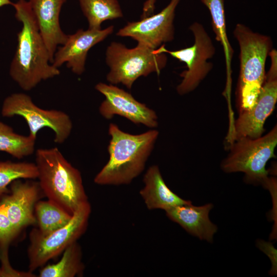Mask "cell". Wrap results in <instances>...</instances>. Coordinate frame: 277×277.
Segmentation results:
<instances>
[{"label": "cell", "mask_w": 277, "mask_h": 277, "mask_svg": "<svg viewBox=\"0 0 277 277\" xmlns=\"http://www.w3.org/2000/svg\"><path fill=\"white\" fill-rule=\"evenodd\" d=\"M189 29L194 37V43L191 47L170 51L163 44L153 51L155 54L168 53L186 64L187 69L180 74L183 79L176 87V91L181 95L194 91L206 77L213 66L207 60L215 52L212 39L201 24L194 22Z\"/></svg>", "instance_id": "obj_8"}, {"label": "cell", "mask_w": 277, "mask_h": 277, "mask_svg": "<svg viewBox=\"0 0 277 277\" xmlns=\"http://www.w3.org/2000/svg\"><path fill=\"white\" fill-rule=\"evenodd\" d=\"M34 213L38 230L47 235L67 225L72 215L49 201H38L35 205Z\"/></svg>", "instance_id": "obj_20"}, {"label": "cell", "mask_w": 277, "mask_h": 277, "mask_svg": "<svg viewBox=\"0 0 277 277\" xmlns=\"http://www.w3.org/2000/svg\"><path fill=\"white\" fill-rule=\"evenodd\" d=\"M113 30V26L104 29H80L75 33L68 35L65 43L55 51L52 64L58 68L66 64L72 72L81 75L85 70L89 50L112 34Z\"/></svg>", "instance_id": "obj_14"}, {"label": "cell", "mask_w": 277, "mask_h": 277, "mask_svg": "<svg viewBox=\"0 0 277 277\" xmlns=\"http://www.w3.org/2000/svg\"><path fill=\"white\" fill-rule=\"evenodd\" d=\"M38 170L35 163L0 162V199L9 192L8 186L19 179H37Z\"/></svg>", "instance_id": "obj_23"}, {"label": "cell", "mask_w": 277, "mask_h": 277, "mask_svg": "<svg viewBox=\"0 0 277 277\" xmlns=\"http://www.w3.org/2000/svg\"><path fill=\"white\" fill-rule=\"evenodd\" d=\"M208 8L211 17L215 39L222 46L225 54L227 73L230 75L231 62L234 54L227 34L224 0H201Z\"/></svg>", "instance_id": "obj_21"}, {"label": "cell", "mask_w": 277, "mask_h": 277, "mask_svg": "<svg viewBox=\"0 0 277 277\" xmlns=\"http://www.w3.org/2000/svg\"><path fill=\"white\" fill-rule=\"evenodd\" d=\"M153 51L138 44L129 49L121 43L112 42L106 51V62L110 68L107 80L131 89L140 77L152 72L159 75L166 65L167 57L165 53L155 54Z\"/></svg>", "instance_id": "obj_6"}, {"label": "cell", "mask_w": 277, "mask_h": 277, "mask_svg": "<svg viewBox=\"0 0 277 277\" xmlns=\"http://www.w3.org/2000/svg\"><path fill=\"white\" fill-rule=\"evenodd\" d=\"M180 0H170L159 13L129 22L116 33L117 36L130 37L137 44L155 50L174 39L173 21Z\"/></svg>", "instance_id": "obj_11"}, {"label": "cell", "mask_w": 277, "mask_h": 277, "mask_svg": "<svg viewBox=\"0 0 277 277\" xmlns=\"http://www.w3.org/2000/svg\"><path fill=\"white\" fill-rule=\"evenodd\" d=\"M144 186L140 194L149 210L162 209L165 211L189 201L182 199L166 184L157 165L150 166L143 177Z\"/></svg>", "instance_id": "obj_17"}, {"label": "cell", "mask_w": 277, "mask_h": 277, "mask_svg": "<svg viewBox=\"0 0 277 277\" xmlns=\"http://www.w3.org/2000/svg\"><path fill=\"white\" fill-rule=\"evenodd\" d=\"M2 114L6 117L18 115L24 118L29 129V135L35 140L38 131L47 127L54 132V142L62 144L69 136L72 129V121L67 113L42 109L24 93H15L7 97L3 102Z\"/></svg>", "instance_id": "obj_9"}, {"label": "cell", "mask_w": 277, "mask_h": 277, "mask_svg": "<svg viewBox=\"0 0 277 277\" xmlns=\"http://www.w3.org/2000/svg\"><path fill=\"white\" fill-rule=\"evenodd\" d=\"M277 127L266 134L255 138L243 137L229 145V153L221 163L225 172H241L247 183L261 185L270 191L276 188V181L268 177V161L275 157Z\"/></svg>", "instance_id": "obj_5"}, {"label": "cell", "mask_w": 277, "mask_h": 277, "mask_svg": "<svg viewBox=\"0 0 277 277\" xmlns=\"http://www.w3.org/2000/svg\"><path fill=\"white\" fill-rule=\"evenodd\" d=\"M95 88L105 97L99 107V112L105 118L110 120L118 115L135 124L151 128L158 126L156 112L136 100L128 92L112 84L103 83L97 84Z\"/></svg>", "instance_id": "obj_12"}, {"label": "cell", "mask_w": 277, "mask_h": 277, "mask_svg": "<svg viewBox=\"0 0 277 277\" xmlns=\"http://www.w3.org/2000/svg\"><path fill=\"white\" fill-rule=\"evenodd\" d=\"M38 184L48 200L73 214L88 201L81 174L56 147L38 149L35 154Z\"/></svg>", "instance_id": "obj_3"}, {"label": "cell", "mask_w": 277, "mask_h": 277, "mask_svg": "<svg viewBox=\"0 0 277 277\" xmlns=\"http://www.w3.org/2000/svg\"><path fill=\"white\" fill-rule=\"evenodd\" d=\"M108 133L111 136L108 146L109 158L95 176L94 182L100 185L129 184L144 170L159 132L152 129L132 134L111 123Z\"/></svg>", "instance_id": "obj_2"}, {"label": "cell", "mask_w": 277, "mask_h": 277, "mask_svg": "<svg viewBox=\"0 0 277 277\" xmlns=\"http://www.w3.org/2000/svg\"><path fill=\"white\" fill-rule=\"evenodd\" d=\"M42 193L38 182L19 179L11 183L9 192L1 198L0 208L18 233L36 223L34 208Z\"/></svg>", "instance_id": "obj_13"}, {"label": "cell", "mask_w": 277, "mask_h": 277, "mask_svg": "<svg viewBox=\"0 0 277 277\" xmlns=\"http://www.w3.org/2000/svg\"><path fill=\"white\" fill-rule=\"evenodd\" d=\"M12 6L15 16L22 24L17 33V45L10 67L12 78L25 91L60 74L52 64L48 50L27 0H18Z\"/></svg>", "instance_id": "obj_1"}, {"label": "cell", "mask_w": 277, "mask_h": 277, "mask_svg": "<svg viewBox=\"0 0 277 277\" xmlns=\"http://www.w3.org/2000/svg\"><path fill=\"white\" fill-rule=\"evenodd\" d=\"M91 212L88 201L77 208L65 226L47 235L42 234L38 229H33L29 234L30 245L27 251L29 272L57 257L68 246L77 242L87 229Z\"/></svg>", "instance_id": "obj_7"}, {"label": "cell", "mask_w": 277, "mask_h": 277, "mask_svg": "<svg viewBox=\"0 0 277 277\" xmlns=\"http://www.w3.org/2000/svg\"><path fill=\"white\" fill-rule=\"evenodd\" d=\"M258 248L263 251L270 259L271 262V275L276 274V250L270 242L259 240L256 242Z\"/></svg>", "instance_id": "obj_25"}, {"label": "cell", "mask_w": 277, "mask_h": 277, "mask_svg": "<svg viewBox=\"0 0 277 277\" xmlns=\"http://www.w3.org/2000/svg\"><path fill=\"white\" fill-rule=\"evenodd\" d=\"M66 1L28 0L52 63L57 48L65 43L68 37L60 23L61 11Z\"/></svg>", "instance_id": "obj_15"}, {"label": "cell", "mask_w": 277, "mask_h": 277, "mask_svg": "<svg viewBox=\"0 0 277 277\" xmlns=\"http://www.w3.org/2000/svg\"><path fill=\"white\" fill-rule=\"evenodd\" d=\"M7 276L6 273L4 271L2 268H0V277Z\"/></svg>", "instance_id": "obj_28"}, {"label": "cell", "mask_w": 277, "mask_h": 277, "mask_svg": "<svg viewBox=\"0 0 277 277\" xmlns=\"http://www.w3.org/2000/svg\"><path fill=\"white\" fill-rule=\"evenodd\" d=\"M81 9L88 23V29H101L105 21L123 16L118 0H78Z\"/></svg>", "instance_id": "obj_19"}, {"label": "cell", "mask_w": 277, "mask_h": 277, "mask_svg": "<svg viewBox=\"0 0 277 277\" xmlns=\"http://www.w3.org/2000/svg\"><path fill=\"white\" fill-rule=\"evenodd\" d=\"M269 55L271 65L252 108L239 113L229 131L228 143L243 137L255 138L262 135L267 118L273 111L277 101V51L272 49Z\"/></svg>", "instance_id": "obj_10"}, {"label": "cell", "mask_w": 277, "mask_h": 277, "mask_svg": "<svg viewBox=\"0 0 277 277\" xmlns=\"http://www.w3.org/2000/svg\"><path fill=\"white\" fill-rule=\"evenodd\" d=\"M84 268L81 247L75 242L65 249L62 258L58 262L49 264L43 268L39 272V276H81L83 274Z\"/></svg>", "instance_id": "obj_18"}, {"label": "cell", "mask_w": 277, "mask_h": 277, "mask_svg": "<svg viewBox=\"0 0 277 277\" xmlns=\"http://www.w3.org/2000/svg\"><path fill=\"white\" fill-rule=\"evenodd\" d=\"M13 3L10 0H0V7L5 5H11L12 6Z\"/></svg>", "instance_id": "obj_27"}, {"label": "cell", "mask_w": 277, "mask_h": 277, "mask_svg": "<svg viewBox=\"0 0 277 277\" xmlns=\"http://www.w3.org/2000/svg\"><path fill=\"white\" fill-rule=\"evenodd\" d=\"M35 140L14 132L10 126L0 121V151L20 159L34 152Z\"/></svg>", "instance_id": "obj_22"}, {"label": "cell", "mask_w": 277, "mask_h": 277, "mask_svg": "<svg viewBox=\"0 0 277 277\" xmlns=\"http://www.w3.org/2000/svg\"><path fill=\"white\" fill-rule=\"evenodd\" d=\"M233 35L239 45L240 69L237 85L239 112L254 106L265 78V64L273 43L268 35L238 23Z\"/></svg>", "instance_id": "obj_4"}, {"label": "cell", "mask_w": 277, "mask_h": 277, "mask_svg": "<svg viewBox=\"0 0 277 277\" xmlns=\"http://www.w3.org/2000/svg\"><path fill=\"white\" fill-rule=\"evenodd\" d=\"M156 0H147L144 4L143 9L147 12H153Z\"/></svg>", "instance_id": "obj_26"}, {"label": "cell", "mask_w": 277, "mask_h": 277, "mask_svg": "<svg viewBox=\"0 0 277 277\" xmlns=\"http://www.w3.org/2000/svg\"><path fill=\"white\" fill-rule=\"evenodd\" d=\"M18 234L7 215L0 208V249L3 263L2 268L9 276L13 275L16 271L10 266L8 259V248Z\"/></svg>", "instance_id": "obj_24"}, {"label": "cell", "mask_w": 277, "mask_h": 277, "mask_svg": "<svg viewBox=\"0 0 277 277\" xmlns=\"http://www.w3.org/2000/svg\"><path fill=\"white\" fill-rule=\"evenodd\" d=\"M213 205L210 203L196 206L189 201L165 212L169 219L179 224L189 233L211 243L217 230V226L209 217Z\"/></svg>", "instance_id": "obj_16"}]
</instances>
